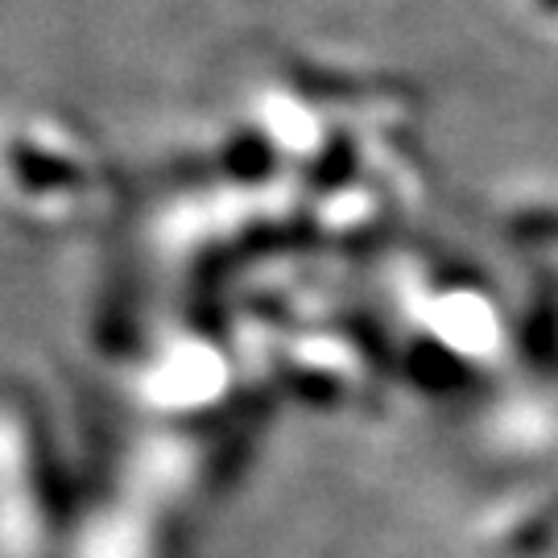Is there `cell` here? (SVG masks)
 <instances>
[{
	"instance_id": "7a4b0ae2",
	"label": "cell",
	"mask_w": 558,
	"mask_h": 558,
	"mask_svg": "<svg viewBox=\"0 0 558 558\" xmlns=\"http://www.w3.org/2000/svg\"><path fill=\"white\" fill-rule=\"evenodd\" d=\"M71 509L38 401L0 380V558H62Z\"/></svg>"
},
{
	"instance_id": "6da1fadb",
	"label": "cell",
	"mask_w": 558,
	"mask_h": 558,
	"mask_svg": "<svg viewBox=\"0 0 558 558\" xmlns=\"http://www.w3.org/2000/svg\"><path fill=\"white\" fill-rule=\"evenodd\" d=\"M120 203V174L80 120L0 108V211L34 232H75Z\"/></svg>"
},
{
	"instance_id": "5b68a950",
	"label": "cell",
	"mask_w": 558,
	"mask_h": 558,
	"mask_svg": "<svg viewBox=\"0 0 558 558\" xmlns=\"http://www.w3.org/2000/svg\"><path fill=\"white\" fill-rule=\"evenodd\" d=\"M179 525L170 513L117 488V497L96 500L71 518L62 558H174Z\"/></svg>"
},
{
	"instance_id": "3957f363",
	"label": "cell",
	"mask_w": 558,
	"mask_h": 558,
	"mask_svg": "<svg viewBox=\"0 0 558 558\" xmlns=\"http://www.w3.org/2000/svg\"><path fill=\"white\" fill-rule=\"evenodd\" d=\"M232 476V439L216 422H149L120 459V488L174 521L199 513Z\"/></svg>"
},
{
	"instance_id": "277c9868",
	"label": "cell",
	"mask_w": 558,
	"mask_h": 558,
	"mask_svg": "<svg viewBox=\"0 0 558 558\" xmlns=\"http://www.w3.org/2000/svg\"><path fill=\"white\" fill-rule=\"evenodd\" d=\"M228 385V352L195 323L161 331L129 364L133 401L154 422H211L232 393Z\"/></svg>"
}]
</instances>
